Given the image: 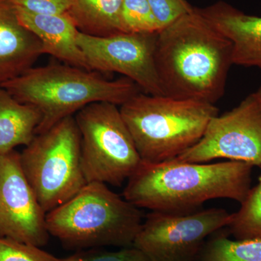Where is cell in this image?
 Masks as SVG:
<instances>
[{"instance_id":"cell-15","label":"cell","mask_w":261,"mask_h":261,"mask_svg":"<svg viewBox=\"0 0 261 261\" xmlns=\"http://www.w3.org/2000/svg\"><path fill=\"white\" fill-rule=\"evenodd\" d=\"M42 119L39 110L17 100L0 87V154L27 146L35 137Z\"/></svg>"},{"instance_id":"cell-2","label":"cell","mask_w":261,"mask_h":261,"mask_svg":"<svg viewBox=\"0 0 261 261\" xmlns=\"http://www.w3.org/2000/svg\"><path fill=\"white\" fill-rule=\"evenodd\" d=\"M240 161L159 163L142 161L127 180L123 198L139 208L183 214L207 201L231 199L241 203L250 189L252 168Z\"/></svg>"},{"instance_id":"cell-13","label":"cell","mask_w":261,"mask_h":261,"mask_svg":"<svg viewBox=\"0 0 261 261\" xmlns=\"http://www.w3.org/2000/svg\"><path fill=\"white\" fill-rule=\"evenodd\" d=\"M42 43L19 21L10 0H0V85L32 68Z\"/></svg>"},{"instance_id":"cell-5","label":"cell","mask_w":261,"mask_h":261,"mask_svg":"<svg viewBox=\"0 0 261 261\" xmlns=\"http://www.w3.org/2000/svg\"><path fill=\"white\" fill-rule=\"evenodd\" d=\"M142 222L139 207L99 182L87 183L46 215L49 235L70 250L133 246Z\"/></svg>"},{"instance_id":"cell-24","label":"cell","mask_w":261,"mask_h":261,"mask_svg":"<svg viewBox=\"0 0 261 261\" xmlns=\"http://www.w3.org/2000/svg\"><path fill=\"white\" fill-rule=\"evenodd\" d=\"M254 94H255V97L257 98V100L259 101L261 105V86L257 89L256 92H254Z\"/></svg>"},{"instance_id":"cell-4","label":"cell","mask_w":261,"mask_h":261,"mask_svg":"<svg viewBox=\"0 0 261 261\" xmlns=\"http://www.w3.org/2000/svg\"><path fill=\"white\" fill-rule=\"evenodd\" d=\"M119 110L142 161L150 163L171 161L191 148L219 114L212 103L140 92Z\"/></svg>"},{"instance_id":"cell-6","label":"cell","mask_w":261,"mask_h":261,"mask_svg":"<svg viewBox=\"0 0 261 261\" xmlns=\"http://www.w3.org/2000/svg\"><path fill=\"white\" fill-rule=\"evenodd\" d=\"M25 177L46 213L76 195L87 184L81 160V137L70 116L36 135L20 153Z\"/></svg>"},{"instance_id":"cell-12","label":"cell","mask_w":261,"mask_h":261,"mask_svg":"<svg viewBox=\"0 0 261 261\" xmlns=\"http://www.w3.org/2000/svg\"><path fill=\"white\" fill-rule=\"evenodd\" d=\"M197 10L232 44L233 65L261 69V17L223 1Z\"/></svg>"},{"instance_id":"cell-1","label":"cell","mask_w":261,"mask_h":261,"mask_svg":"<svg viewBox=\"0 0 261 261\" xmlns=\"http://www.w3.org/2000/svg\"><path fill=\"white\" fill-rule=\"evenodd\" d=\"M154 58L165 96L215 104L225 93L232 44L194 8L158 33Z\"/></svg>"},{"instance_id":"cell-9","label":"cell","mask_w":261,"mask_h":261,"mask_svg":"<svg viewBox=\"0 0 261 261\" xmlns=\"http://www.w3.org/2000/svg\"><path fill=\"white\" fill-rule=\"evenodd\" d=\"M229 159L261 166V105L254 93L211 120L201 140L176 160L206 163Z\"/></svg>"},{"instance_id":"cell-8","label":"cell","mask_w":261,"mask_h":261,"mask_svg":"<svg viewBox=\"0 0 261 261\" xmlns=\"http://www.w3.org/2000/svg\"><path fill=\"white\" fill-rule=\"evenodd\" d=\"M232 219L233 214L217 207L183 214L152 211L142 222L133 246L151 261H198L207 239Z\"/></svg>"},{"instance_id":"cell-21","label":"cell","mask_w":261,"mask_h":261,"mask_svg":"<svg viewBox=\"0 0 261 261\" xmlns=\"http://www.w3.org/2000/svg\"><path fill=\"white\" fill-rule=\"evenodd\" d=\"M61 261H151L149 257L137 247H122L118 251L110 252L106 250L91 249L89 250H79L76 253L61 258Z\"/></svg>"},{"instance_id":"cell-7","label":"cell","mask_w":261,"mask_h":261,"mask_svg":"<svg viewBox=\"0 0 261 261\" xmlns=\"http://www.w3.org/2000/svg\"><path fill=\"white\" fill-rule=\"evenodd\" d=\"M116 105L91 103L76 113L81 160L87 183L120 187L142 163L129 130Z\"/></svg>"},{"instance_id":"cell-14","label":"cell","mask_w":261,"mask_h":261,"mask_svg":"<svg viewBox=\"0 0 261 261\" xmlns=\"http://www.w3.org/2000/svg\"><path fill=\"white\" fill-rule=\"evenodd\" d=\"M15 7L19 21L40 40L44 54L72 66L90 70L76 42L80 31L67 13L36 14Z\"/></svg>"},{"instance_id":"cell-18","label":"cell","mask_w":261,"mask_h":261,"mask_svg":"<svg viewBox=\"0 0 261 261\" xmlns=\"http://www.w3.org/2000/svg\"><path fill=\"white\" fill-rule=\"evenodd\" d=\"M227 227L236 240H261V173L258 184L250 189Z\"/></svg>"},{"instance_id":"cell-20","label":"cell","mask_w":261,"mask_h":261,"mask_svg":"<svg viewBox=\"0 0 261 261\" xmlns=\"http://www.w3.org/2000/svg\"><path fill=\"white\" fill-rule=\"evenodd\" d=\"M0 261H61L40 247L0 238Z\"/></svg>"},{"instance_id":"cell-10","label":"cell","mask_w":261,"mask_h":261,"mask_svg":"<svg viewBox=\"0 0 261 261\" xmlns=\"http://www.w3.org/2000/svg\"><path fill=\"white\" fill-rule=\"evenodd\" d=\"M157 34L94 37L79 32L76 42L89 70L121 73L147 94L164 95L154 64Z\"/></svg>"},{"instance_id":"cell-22","label":"cell","mask_w":261,"mask_h":261,"mask_svg":"<svg viewBox=\"0 0 261 261\" xmlns=\"http://www.w3.org/2000/svg\"><path fill=\"white\" fill-rule=\"evenodd\" d=\"M160 29L173 23L184 15L193 10L187 0H147Z\"/></svg>"},{"instance_id":"cell-17","label":"cell","mask_w":261,"mask_h":261,"mask_svg":"<svg viewBox=\"0 0 261 261\" xmlns=\"http://www.w3.org/2000/svg\"><path fill=\"white\" fill-rule=\"evenodd\" d=\"M211 235L198 261H261V240H231L226 235Z\"/></svg>"},{"instance_id":"cell-11","label":"cell","mask_w":261,"mask_h":261,"mask_svg":"<svg viewBox=\"0 0 261 261\" xmlns=\"http://www.w3.org/2000/svg\"><path fill=\"white\" fill-rule=\"evenodd\" d=\"M43 210L15 150L0 154V238L42 247L49 235Z\"/></svg>"},{"instance_id":"cell-16","label":"cell","mask_w":261,"mask_h":261,"mask_svg":"<svg viewBox=\"0 0 261 261\" xmlns=\"http://www.w3.org/2000/svg\"><path fill=\"white\" fill-rule=\"evenodd\" d=\"M123 0H72L68 16L80 32L94 37L123 32L121 10Z\"/></svg>"},{"instance_id":"cell-23","label":"cell","mask_w":261,"mask_h":261,"mask_svg":"<svg viewBox=\"0 0 261 261\" xmlns=\"http://www.w3.org/2000/svg\"><path fill=\"white\" fill-rule=\"evenodd\" d=\"M15 6L42 15L66 14L72 5V0H10Z\"/></svg>"},{"instance_id":"cell-3","label":"cell","mask_w":261,"mask_h":261,"mask_svg":"<svg viewBox=\"0 0 261 261\" xmlns=\"http://www.w3.org/2000/svg\"><path fill=\"white\" fill-rule=\"evenodd\" d=\"M0 87L19 102L39 110L42 119L36 135L91 103L106 102L121 106L140 93V89L126 77L108 80L93 70L68 64L32 67Z\"/></svg>"},{"instance_id":"cell-19","label":"cell","mask_w":261,"mask_h":261,"mask_svg":"<svg viewBox=\"0 0 261 261\" xmlns=\"http://www.w3.org/2000/svg\"><path fill=\"white\" fill-rule=\"evenodd\" d=\"M121 23L127 34H156L161 31L147 0H123Z\"/></svg>"}]
</instances>
